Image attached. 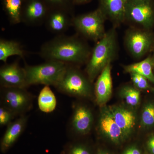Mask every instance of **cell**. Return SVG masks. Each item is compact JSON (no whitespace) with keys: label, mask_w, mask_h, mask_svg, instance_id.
I'll use <instances>...</instances> for the list:
<instances>
[{"label":"cell","mask_w":154,"mask_h":154,"mask_svg":"<svg viewBox=\"0 0 154 154\" xmlns=\"http://www.w3.org/2000/svg\"><path fill=\"white\" fill-rule=\"evenodd\" d=\"M47 8L41 0H29L21 14V22L29 26L44 24L48 14Z\"/></svg>","instance_id":"obj_9"},{"label":"cell","mask_w":154,"mask_h":154,"mask_svg":"<svg viewBox=\"0 0 154 154\" xmlns=\"http://www.w3.org/2000/svg\"><path fill=\"white\" fill-rule=\"evenodd\" d=\"M57 99L49 86L45 85L39 93L38 105L39 110L45 113H50L55 110Z\"/></svg>","instance_id":"obj_19"},{"label":"cell","mask_w":154,"mask_h":154,"mask_svg":"<svg viewBox=\"0 0 154 154\" xmlns=\"http://www.w3.org/2000/svg\"><path fill=\"white\" fill-rule=\"evenodd\" d=\"M100 8L106 17L119 24L125 19V11L128 0H100Z\"/></svg>","instance_id":"obj_17"},{"label":"cell","mask_w":154,"mask_h":154,"mask_svg":"<svg viewBox=\"0 0 154 154\" xmlns=\"http://www.w3.org/2000/svg\"><path fill=\"white\" fill-rule=\"evenodd\" d=\"M1 101L3 106L16 115H24L33 105V96L26 88H2Z\"/></svg>","instance_id":"obj_6"},{"label":"cell","mask_w":154,"mask_h":154,"mask_svg":"<svg viewBox=\"0 0 154 154\" xmlns=\"http://www.w3.org/2000/svg\"><path fill=\"white\" fill-rule=\"evenodd\" d=\"M116 37L114 29L109 30L97 42L87 62L86 71L92 82L103 69L110 63L115 55Z\"/></svg>","instance_id":"obj_2"},{"label":"cell","mask_w":154,"mask_h":154,"mask_svg":"<svg viewBox=\"0 0 154 154\" xmlns=\"http://www.w3.org/2000/svg\"><path fill=\"white\" fill-rule=\"evenodd\" d=\"M66 154H91L90 150L85 146L75 144L67 149Z\"/></svg>","instance_id":"obj_26"},{"label":"cell","mask_w":154,"mask_h":154,"mask_svg":"<svg viewBox=\"0 0 154 154\" xmlns=\"http://www.w3.org/2000/svg\"><path fill=\"white\" fill-rule=\"evenodd\" d=\"M141 124L145 127L154 125V103L149 102L144 107L141 119Z\"/></svg>","instance_id":"obj_23"},{"label":"cell","mask_w":154,"mask_h":154,"mask_svg":"<svg viewBox=\"0 0 154 154\" xmlns=\"http://www.w3.org/2000/svg\"><path fill=\"white\" fill-rule=\"evenodd\" d=\"M68 64L55 60H45L43 63L30 66L25 63L27 87L43 85L54 87L63 77Z\"/></svg>","instance_id":"obj_3"},{"label":"cell","mask_w":154,"mask_h":154,"mask_svg":"<svg viewBox=\"0 0 154 154\" xmlns=\"http://www.w3.org/2000/svg\"><path fill=\"white\" fill-rule=\"evenodd\" d=\"M73 18H70L63 10H56L48 13L44 24L51 33L56 35H62L72 25Z\"/></svg>","instance_id":"obj_14"},{"label":"cell","mask_w":154,"mask_h":154,"mask_svg":"<svg viewBox=\"0 0 154 154\" xmlns=\"http://www.w3.org/2000/svg\"><path fill=\"white\" fill-rule=\"evenodd\" d=\"M26 53L19 42L1 38L0 39V60L7 63L9 57L18 56L24 58Z\"/></svg>","instance_id":"obj_18"},{"label":"cell","mask_w":154,"mask_h":154,"mask_svg":"<svg viewBox=\"0 0 154 154\" xmlns=\"http://www.w3.org/2000/svg\"><path fill=\"white\" fill-rule=\"evenodd\" d=\"M91 82L78 69L68 64L63 77L55 88L69 96L87 97L92 94Z\"/></svg>","instance_id":"obj_5"},{"label":"cell","mask_w":154,"mask_h":154,"mask_svg":"<svg viewBox=\"0 0 154 154\" xmlns=\"http://www.w3.org/2000/svg\"><path fill=\"white\" fill-rule=\"evenodd\" d=\"M47 3L57 8H64L68 0H45Z\"/></svg>","instance_id":"obj_27"},{"label":"cell","mask_w":154,"mask_h":154,"mask_svg":"<svg viewBox=\"0 0 154 154\" xmlns=\"http://www.w3.org/2000/svg\"><path fill=\"white\" fill-rule=\"evenodd\" d=\"M152 90L154 91V88H153V89H152Z\"/></svg>","instance_id":"obj_32"},{"label":"cell","mask_w":154,"mask_h":154,"mask_svg":"<svg viewBox=\"0 0 154 154\" xmlns=\"http://www.w3.org/2000/svg\"><path fill=\"white\" fill-rule=\"evenodd\" d=\"M22 0H4L5 10L12 25H17L22 22Z\"/></svg>","instance_id":"obj_21"},{"label":"cell","mask_w":154,"mask_h":154,"mask_svg":"<svg viewBox=\"0 0 154 154\" xmlns=\"http://www.w3.org/2000/svg\"><path fill=\"white\" fill-rule=\"evenodd\" d=\"M98 126L100 132L111 141L119 143L126 137L114 120L108 107L102 108L100 113Z\"/></svg>","instance_id":"obj_11"},{"label":"cell","mask_w":154,"mask_h":154,"mask_svg":"<svg viewBox=\"0 0 154 154\" xmlns=\"http://www.w3.org/2000/svg\"><path fill=\"white\" fill-rule=\"evenodd\" d=\"M0 84L2 88H27L25 69L17 61L5 63L0 68Z\"/></svg>","instance_id":"obj_8"},{"label":"cell","mask_w":154,"mask_h":154,"mask_svg":"<svg viewBox=\"0 0 154 154\" xmlns=\"http://www.w3.org/2000/svg\"><path fill=\"white\" fill-rule=\"evenodd\" d=\"M147 144L149 151L152 154H154V135L149 139Z\"/></svg>","instance_id":"obj_28"},{"label":"cell","mask_w":154,"mask_h":154,"mask_svg":"<svg viewBox=\"0 0 154 154\" xmlns=\"http://www.w3.org/2000/svg\"><path fill=\"white\" fill-rule=\"evenodd\" d=\"M93 120V113L90 108L85 105H77L72 116V129L79 134H88L92 128Z\"/></svg>","instance_id":"obj_13"},{"label":"cell","mask_w":154,"mask_h":154,"mask_svg":"<svg viewBox=\"0 0 154 154\" xmlns=\"http://www.w3.org/2000/svg\"><path fill=\"white\" fill-rule=\"evenodd\" d=\"M125 19L143 28H149L154 22L151 0H128Z\"/></svg>","instance_id":"obj_7"},{"label":"cell","mask_w":154,"mask_h":154,"mask_svg":"<svg viewBox=\"0 0 154 154\" xmlns=\"http://www.w3.org/2000/svg\"><path fill=\"white\" fill-rule=\"evenodd\" d=\"M153 61L151 58L148 57L142 61L125 66L127 72L136 73L144 77L147 79L154 84V75L152 68Z\"/></svg>","instance_id":"obj_20"},{"label":"cell","mask_w":154,"mask_h":154,"mask_svg":"<svg viewBox=\"0 0 154 154\" xmlns=\"http://www.w3.org/2000/svg\"><path fill=\"white\" fill-rule=\"evenodd\" d=\"M110 63L103 69L95 84V92L98 105L103 106L110 99L112 93Z\"/></svg>","instance_id":"obj_12"},{"label":"cell","mask_w":154,"mask_h":154,"mask_svg":"<svg viewBox=\"0 0 154 154\" xmlns=\"http://www.w3.org/2000/svg\"><path fill=\"white\" fill-rule=\"evenodd\" d=\"M89 0H73V2L77 4H83L87 2Z\"/></svg>","instance_id":"obj_30"},{"label":"cell","mask_w":154,"mask_h":154,"mask_svg":"<svg viewBox=\"0 0 154 154\" xmlns=\"http://www.w3.org/2000/svg\"><path fill=\"white\" fill-rule=\"evenodd\" d=\"M97 154H109L108 153L106 152L105 151H103L102 150H99L97 153Z\"/></svg>","instance_id":"obj_31"},{"label":"cell","mask_w":154,"mask_h":154,"mask_svg":"<svg viewBox=\"0 0 154 154\" xmlns=\"http://www.w3.org/2000/svg\"><path fill=\"white\" fill-rule=\"evenodd\" d=\"M123 154H141V152L137 148L132 146L127 149Z\"/></svg>","instance_id":"obj_29"},{"label":"cell","mask_w":154,"mask_h":154,"mask_svg":"<svg viewBox=\"0 0 154 154\" xmlns=\"http://www.w3.org/2000/svg\"><path fill=\"white\" fill-rule=\"evenodd\" d=\"M17 116L8 108L1 105L0 107V126H8L13 121L15 116Z\"/></svg>","instance_id":"obj_24"},{"label":"cell","mask_w":154,"mask_h":154,"mask_svg":"<svg viewBox=\"0 0 154 154\" xmlns=\"http://www.w3.org/2000/svg\"><path fill=\"white\" fill-rule=\"evenodd\" d=\"M91 51L88 45L77 36L62 34L43 43L38 54L45 60L75 65L87 63Z\"/></svg>","instance_id":"obj_1"},{"label":"cell","mask_w":154,"mask_h":154,"mask_svg":"<svg viewBox=\"0 0 154 154\" xmlns=\"http://www.w3.org/2000/svg\"><path fill=\"white\" fill-rule=\"evenodd\" d=\"M105 14L101 9L73 18L72 25L80 35L87 39L99 41L105 35Z\"/></svg>","instance_id":"obj_4"},{"label":"cell","mask_w":154,"mask_h":154,"mask_svg":"<svg viewBox=\"0 0 154 154\" xmlns=\"http://www.w3.org/2000/svg\"><path fill=\"white\" fill-rule=\"evenodd\" d=\"M28 117L25 114L12 122L8 126L1 141V151L5 152L17 141L25 130Z\"/></svg>","instance_id":"obj_15"},{"label":"cell","mask_w":154,"mask_h":154,"mask_svg":"<svg viewBox=\"0 0 154 154\" xmlns=\"http://www.w3.org/2000/svg\"><path fill=\"white\" fill-rule=\"evenodd\" d=\"M130 74L131 80L136 88L140 90H146L149 88L147 79L144 77L136 73Z\"/></svg>","instance_id":"obj_25"},{"label":"cell","mask_w":154,"mask_h":154,"mask_svg":"<svg viewBox=\"0 0 154 154\" xmlns=\"http://www.w3.org/2000/svg\"><path fill=\"white\" fill-rule=\"evenodd\" d=\"M126 45L129 52L135 57L143 56L151 46V35L145 31L137 30H131L127 34Z\"/></svg>","instance_id":"obj_10"},{"label":"cell","mask_w":154,"mask_h":154,"mask_svg":"<svg viewBox=\"0 0 154 154\" xmlns=\"http://www.w3.org/2000/svg\"><path fill=\"white\" fill-rule=\"evenodd\" d=\"M116 124L128 137L134 130L136 117L132 110L120 106L108 107Z\"/></svg>","instance_id":"obj_16"},{"label":"cell","mask_w":154,"mask_h":154,"mask_svg":"<svg viewBox=\"0 0 154 154\" xmlns=\"http://www.w3.org/2000/svg\"><path fill=\"white\" fill-rule=\"evenodd\" d=\"M121 94L127 104L131 107H136L139 104L140 94L137 89L126 86L122 88Z\"/></svg>","instance_id":"obj_22"}]
</instances>
